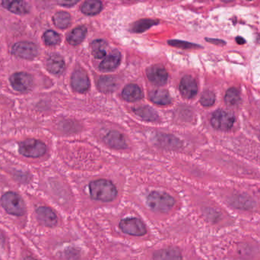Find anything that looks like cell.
<instances>
[{
  "mask_svg": "<svg viewBox=\"0 0 260 260\" xmlns=\"http://www.w3.org/2000/svg\"><path fill=\"white\" fill-rule=\"evenodd\" d=\"M71 84L76 92L83 93L87 92L90 87V80L88 75L82 69H77L73 73Z\"/></svg>",
  "mask_w": 260,
  "mask_h": 260,
  "instance_id": "obj_16",
  "label": "cell"
},
{
  "mask_svg": "<svg viewBox=\"0 0 260 260\" xmlns=\"http://www.w3.org/2000/svg\"><path fill=\"white\" fill-rule=\"evenodd\" d=\"M57 260H95L99 249L78 215H73L54 251Z\"/></svg>",
  "mask_w": 260,
  "mask_h": 260,
  "instance_id": "obj_6",
  "label": "cell"
},
{
  "mask_svg": "<svg viewBox=\"0 0 260 260\" xmlns=\"http://www.w3.org/2000/svg\"><path fill=\"white\" fill-rule=\"evenodd\" d=\"M47 151V147L41 141L35 139H28L19 145V152L27 157L38 158L43 156Z\"/></svg>",
  "mask_w": 260,
  "mask_h": 260,
  "instance_id": "obj_12",
  "label": "cell"
},
{
  "mask_svg": "<svg viewBox=\"0 0 260 260\" xmlns=\"http://www.w3.org/2000/svg\"><path fill=\"white\" fill-rule=\"evenodd\" d=\"M236 42L238 44H243V43H246V41L243 38H241V37H238L236 39Z\"/></svg>",
  "mask_w": 260,
  "mask_h": 260,
  "instance_id": "obj_36",
  "label": "cell"
},
{
  "mask_svg": "<svg viewBox=\"0 0 260 260\" xmlns=\"http://www.w3.org/2000/svg\"><path fill=\"white\" fill-rule=\"evenodd\" d=\"M235 118L231 113L219 109L212 114L211 124L217 130H229L235 124Z\"/></svg>",
  "mask_w": 260,
  "mask_h": 260,
  "instance_id": "obj_13",
  "label": "cell"
},
{
  "mask_svg": "<svg viewBox=\"0 0 260 260\" xmlns=\"http://www.w3.org/2000/svg\"><path fill=\"white\" fill-rule=\"evenodd\" d=\"M54 22L57 28L65 29L70 25L71 16L66 12H57L54 16Z\"/></svg>",
  "mask_w": 260,
  "mask_h": 260,
  "instance_id": "obj_30",
  "label": "cell"
},
{
  "mask_svg": "<svg viewBox=\"0 0 260 260\" xmlns=\"http://www.w3.org/2000/svg\"><path fill=\"white\" fill-rule=\"evenodd\" d=\"M2 6L16 14H26L29 12L28 4L24 1H3Z\"/></svg>",
  "mask_w": 260,
  "mask_h": 260,
  "instance_id": "obj_23",
  "label": "cell"
},
{
  "mask_svg": "<svg viewBox=\"0 0 260 260\" xmlns=\"http://www.w3.org/2000/svg\"><path fill=\"white\" fill-rule=\"evenodd\" d=\"M170 44H172L174 46H180L182 44L183 47L185 48H190L192 47H199L198 45H196V44H193V43H188V42H176V41H173V42H169Z\"/></svg>",
  "mask_w": 260,
  "mask_h": 260,
  "instance_id": "obj_35",
  "label": "cell"
},
{
  "mask_svg": "<svg viewBox=\"0 0 260 260\" xmlns=\"http://www.w3.org/2000/svg\"><path fill=\"white\" fill-rule=\"evenodd\" d=\"M47 68L53 74H62L65 69L64 60L58 54H53L47 59Z\"/></svg>",
  "mask_w": 260,
  "mask_h": 260,
  "instance_id": "obj_21",
  "label": "cell"
},
{
  "mask_svg": "<svg viewBox=\"0 0 260 260\" xmlns=\"http://www.w3.org/2000/svg\"><path fill=\"white\" fill-rule=\"evenodd\" d=\"M154 229L160 240L176 243H196L204 233L186 209L165 224L154 227Z\"/></svg>",
  "mask_w": 260,
  "mask_h": 260,
  "instance_id": "obj_9",
  "label": "cell"
},
{
  "mask_svg": "<svg viewBox=\"0 0 260 260\" xmlns=\"http://www.w3.org/2000/svg\"><path fill=\"white\" fill-rule=\"evenodd\" d=\"M118 86V82L114 77H103L99 79L98 87L100 92H111L115 90Z\"/></svg>",
  "mask_w": 260,
  "mask_h": 260,
  "instance_id": "obj_28",
  "label": "cell"
},
{
  "mask_svg": "<svg viewBox=\"0 0 260 260\" xmlns=\"http://www.w3.org/2000/svg\"><path fill=\"white\" fill-rule=\"evenodd\" d=\"M257 228H259V229H257V230H260V226H257Z\"/></svg>",
  "mask_w": 260,
  "mask_h": 260,
  "instance_id": "obj_41",
  "label": "cell"
},
{
  "mask_svg": "<svg viewBox=\"0 0 260 260\" xmlns=\"http://www.w3.org/2000/svg\"><path fill=\"white\" fill-rule=\"evenodd\" d=\"M12 54L23 59H33L38 55V47L35 43L29 42L16 43L12 48Z\"/></svg>",
  "mask_w": 260,
  "mask_h": 260,
  "instance_id": "obj_15",
  "label": "cell"
},
{
  "mask_svg": "<svg viewBox=\"0 0 260 260\" xmlns=\"http://www.w3.org/2000/svg\"><path fill=\"white\" fill-rule=\"evenodd\" d=\"M211 193L232 212L245 217L260 215V189H227L213 186Z\"/></svg>",
  "mask_w": 260,
  "mask_h": 260,
  "instance_id": "obj_8",
  "label": "cell"
},
{
  "mask_svg": "<svg viewBox=\"0 0 260 260\" xmlns=\"http://www.w3.org/2000/svg\"><path fill=\"white\" fill-rule=\"evenodd\" d=\"M147 76L152 84L157 86H164L167 84L168 78L167 70L159 65H155L148 68L147 69Z\"/></svg>",
  "mask_w": 260,
  "mask_h": 260,
  "instance_id": "obj_17",
  "label": "cell"
},
{
  "mask_svg": "<svg viewBox=\"0 0 260 260\" xmlns=\"http://www.w3.org/2000/svg\"><path fill=\"white\" fill-rule=\"evenodd\" d=\"M95 215L111 239L134 246L159 240L154 227L132 205L124 203L118 209Z\"/></svg>",
  "mask_w": 260,
  "mask_h": 260,
  "instance_id": "obj_3",
  "label": "cell"
},
{
  "mask_svg": "<svg viewBox=\"0 0 260 260\" xmlns=\"http://www.w3.org/2000/svg\"><path fill=\"white\" fill-rule=\"evenodd\" d=\"M87 30L84 27L80 26L74 28L67 37V41L72 45H79L84 41Z\"/></svg>",
  "mask_w": 260,
  "mask_h": 260,
  "instance_id": "obj_27",
  "label": "cell"
},
{
  "mask_svg": "<svg viewBox=\"0 0 260 260\" xmlns=\"http://www.w3.org/2000/svg\"><path fill=\"white\" fill-rule=\"evenodd\" d=\"M38 220L42 225L49 229H54L62 224V216L50 206H40L37 209Z\"/></svg>",
  "mask_w": 260,
  "mask_h": 260,
  "instance_id": "obj_10",
  "label": "cell"
},
{
  "mask_svg": "<svg viewBox=\"0 0 260 260\" xmlns=\"http://www.w3.org/2000/svg\"><path fill=\"white\" fill-rule=\"evenodd\" d=\"M135 113L143 120L148 122H155L159 119L157 112L149 106H141L134 109Z\"/></svg>",
  "mask_w": 260,
  "mask_h": 260,
  "instance_id": "obj_26",
  "label": "cell"
},
{
  "mask_svg": "<svg viewBox=\"0 0 260 260\" xmlns=\"http://www.w3.org/2000/svg\"><path fill=\"white\" fill-rule=\"evenodd\" d=\"M259 138H260V133H259Z\"/></svg>",
  "mask_w": 260,
  "mask_h": 260,
  "instance_id": "obj_42",
  "label": "cell"
},
{
  "mask_svg": "<svg viewBox=\"0 0 260 260\" xmlns=\"http://www.w3.org/2000/svg\"><path fill=\"white\" fill-rule=\"evenodd\" d=\"M207 41H209V42H216V43H218V44H225V42H223V41L221 40H215V39H207Z\"/></svg>",
  "mask_w": 260,
  "mask_h": 260,
  "instance_id": "obj_37",
  "label": "cell"
},
{
  "mask_svg": "<svg viewBox=\"0 0 260 260\" xmlns=\"http://www.w3.org/2000/svg\"><path fill=\"white\" fill-rule=\"evenodd\" d=\"M43 40L47 45H57L60 42V36L56 31L49 30V31H46L43 35Z\"/></svg>",
  "mask_w": 260,
  "mask_h": 260,
  "instance_id": "obj_33",
  "label": "cell"
},
{
  "mask_svg": "<svg viewBox=\"0 0 260 260\" xmlns=\"http://www.w3.org/2000/svg\"><path fill=\"white\" fill-rule=\"evenodd\" d=\"M95 260H107V259L101 258V257H99Z\"/></svg>",
  "mask_w": 260,
  "mask_h": 260,
  "instance_id": "obj_39",
  "label": "cell"
},
{
  "mask_svg": "<svg viewBox=\"0 0 260 260\" xmlns=\"http://www.w3.org/2000/svg\"><path fill=\"white\" fill-rule=\"evenodd\" d=\"M133 260H204L196 243L159 240L135 246Z\"/></svg>",
  "mask_w": 260,
  "mask_h": 260,
  "instance_id": "obj_7",
  "label": "cell"
},
{
  "mask_svg": "<svg viewBox=\"0 0 260 260\" xmlns=\"http://www.w3.org/2000/svg\"><path fill=\"white\" fill-rule=\"evenodd\" d=\"M184 198L186 210L197 220L204 233L219 234L235 220L209 189L187 182H177Z\"/></svg>",
  "mask_w": 260,
  "mask_h": 260,
  "instance_id": "obj_4",
  "label": "cell"
},
{
  "mask_svg": "<svg viewBox=\"0 0 260 260\" xmlns=\"http://www.w3.org/2000/svg\"><path fill=\"white\" fill-rule=\"evenodd\" d=\"M122 98L127 102H136L140 100L143 96L141 88L136 84H129L126 86L122 92Z\"/></svg>",
  "mask_w": 260,
  "mask_h": 260,
  "instance_id": "obj_22",
  "label": "cell"
},
{
  "mask_svg": "<svg viewBox=\"0 0 260 260\" xmlns=\"http://www.w3.org/2000/svg\"><path fill=\"white\" fill-rule=\"evenodd\" d=\"M120 61V53L118 51V50H114L113 52L107 55V57L100 63L99 68H100L101 71H113V70H114V69L118 67Z\"/></svg>",
  "mask_w": 260,
  "mask_h": 260,
  "instance_id": "obj_19",
  "label": "cell"
},
{
  "mask_svg": "<svg viewBox=\"0 0 260 260\" xmlns=\"http://www.w3.org/2000/svg\"><path fill=\"white\" fill-rule=\"evenodd\" d=\"M10 84L15 90L20 92H27L31 90L33 86V79L31 75L24 72H19L12 75Z\"/></svg>",
  "mask_w": 260,
  "mask_h": 260,
  "instance_id": "obj_14",
  "label": "cell"
},
{
  "mask_svg": "<svg viewBox=\"0 0 260 260\" xmlns=\"http://www.w3.org/2000/svg\"><path fill=\"white\" fill-rule=\"evenodd\" d=\"M127 182L124 175L118 173L75 176L76 215L81 217L120 208L124 204Z\"/></svg>",
  "mask_w": 260,
  "mask_h": 260,
  "instance_id": "obj_2",
  "label": "cell"
},
{
  "mask_svg": "<svg viewBox=\"0 0 260 260\" xmlns=\"http://www.w3.org/2000/svg\"><path fill=\"white\" fill-rule=\"evenodd\" d=\"M180 91L186 99H193L198 92V86L193 77L185 76L180 84Z\"/></svg>",
  "mask_w": 260,
  "mask_h": 260,
  "instance_id": "obj_18",
  "label": "cell"
},
{
  "mask_svg": "<svg viewBox=\"0 0 260 260\" xmlns=\"http://www.w3.org/2000/svg\"><path fill=\"white\" fill-rule=\"evenodd\" d=\"M124 203L134 207L153 227L165 224L186 209L178 184L164 179H129Z\"/></svg>",
  "mask_w": 260,
  "mask_h": 260,
  "instance_id": "obj_1",
  "label": "cell"
},
{
  "mask_svg": "<svg viewBox=\"0 0 260 260\" xmlns=\"http://www.w3.org/2000/svg\"><path fill=\"white\" fill-rule=\"evenodd\" d=\"M24 260H35V259L31 258V257H28V258H26Z\"/></svg>",
  "mask_w": 260,
  "mask_h": 260,
  "instance_id": "obj_40",
  "label": "cell"
},
{
  "mask_svg": "<svg viewBox=\"0 0 260 260\" xmlns=\"http://www.w3.org/2000/svg\"><path fill=\"white\" fill-rule=\"evenodd\" d=\"M216 102V96L212 91L206 90L201 94L200 103L204 107H211Z\"/></svg>",
  "mask_w": 260,
  "mask_h": 260,
  "instance_id": "obj_34",
  "label": "cell"
},
{
  "mask_svg": "<svg viewBox=\"0 0 260 260\" xmlns=\"http://www.w3.org/2000/svg\"><path fill=\"white\" fill-rule=\"evenodd\" d=\"M158 22L152 20H142L136 22L132 27V31L134 32H143L148 28L157 24Z\"/></svg>",
  "mask_w": 260,
  "mask_h": 260,
  "instance_id": "obj_32",
  "label": "cell"
},
{
  "mask_svg": "<svg viewBox=\"0 0 260 260\" xmlns=\"http://www.w3.org/2000/svg\"><path fill=\"white\" fill-rule=\"evenodd\" d=\"M2 206L8 213L16 216H21L25 213L26 207L21 196L15 193H5L1 199Z\"/></svg>",
  "mask_w": 260,
  "mask_h": 260,
  "instance_id": "obj_11",
  "label": "cell"
},
{
  "mask_svg": "<svg viewBox=\"0 0 260 260\" xmlns=\"http://www.w3.org/2000/svg\"><path fill=\"white\" fill-rule=\"evenodd\" d=\"M103 5L100 1L89 0L86 1L81 5V10L84 14L87 16H95L101 12Z\"/></svg>",
  "mask_w": 260,
  "mask_h": 260,
  "instance_id": "obj_25",
  "label": "cell"
},
{
  "mask_svg": "<svg viewBox=\"0 0 260 260\" xmlns=\"http://www.w3.org/2000/svg\"><path fill=\"white\" fill-rule=\"evenodd\" d=\"M224 101L228 106H236L240 101V95L236 88H231L227 89L224 96Z\"/></svg>",
  "mask_w": 260,
  "mask_h": 260,
  "instance_id": "obj_31",
  "label": "cell"
},
{
  "mask_svg": "<svg viewBox=\"0 0 260 260\" xmlns=\"http://www.w3.org/2000/svg\"><path fill=\"white\" fill-rule=\"evenodd\" d=\"M151 100L155 104L166 106L171 103V97L167 91L164 89H156L149 94Z\"/></svg>",
  "mask_w": 260,
  "mask_h": 260,
  "instance_id": "obj_24",
  "label": "cell"
},
{
  "mask_svg": "<svg viewBox=\"0 0 260 260\" xmlns=\"http://www.w3.org/2000/svg\"><path fill=\"white\" fill-rule=\"evenodd\" d=\"M107 43L105 41L96 40L92 43V54L97 59H102L107 57Z\"/></svg>",
  "mask_w": 260,
  "mask_h": 260,
  "instance_id": "obj_29",
  "label": "cell"
},
{
  "mask_svg": "<svg viewBox=\"0 0 260 260\" xmlns=\"http://www.w3.org/2000/svg\"><path fill=\"white\" fill-rule=\"evenodd\" d=\"M104 141L107 143V145L110 148L117 150H123L126 148V140L122 134L120 132L112 130L109 132L108 134L104 137Z\"/></svg>",
  "mask_w": 260,
  "mask_h": 260,
  "instance_id": "obj_20",
  "label": "cell"
},
{
  "mask_svg": "<svg viewBox=\"0 0 260 260\" xmlns=\"http://www.w3.org/2000/svg\"><path fill=\"white\" fill-rule=\"evenodd\" d=\"M203 233L196 242L204 260H260V243L251 237Z\"/></svg>",
  "mask_w": 260,
  "mask_h": 260,
  "instance_id": "obj_5",
  "label": "cell"
},
{
  "mask_svg": "<svg viewBox=\"0 0 260 260\" xmlns=\"http://www.w3.org/2000/svg\"><path fill=\"white\" fill-rule=\"evenodd\" d=\"M76 3L75 2H60V4H62V5H66V4H69V5H73V4Z\"/></svg>",
  "mask_w": 260,
  "mask_h": 260,
  "instance_id": "obj_38",
  "label": "cell"
}]
</instances>
